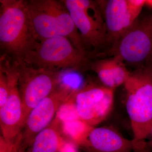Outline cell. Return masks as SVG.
Masks as SVG:
<instances>
[{"label": "cell", "mask_w": 152, "mask_h": 152, "mask_svg": "<svg viewBox=\"0 0 152 152\" xmlns=\"http://www.w3.org/2000/svg\"><path fill=\"white\" fill-rule=\"evenodd\" d=\"M1 58L21 61L37 44L25 0H0Z\"/></svg>", "instance_id": "cell-1"}, {"label": "cell", "mask_w": 152, "mask_h": 152, "mask_svg": "<svg viewBox=\"0 0 152 152\" xmlns=\"http://www.w3.org/2000/svg\"><path fill=\"white\" fill-rule=\"evenodd\" d=\"M124 86L135 151H142L152 125V64H145L131 73Z\"/></svg>", "instance_id": "cell-2"}, {"label": "cell", "mask_w": 152, "mask_h": 152, "mask_svg": "<svg viewBox=\"0 0 152 152\" xmlns=\"http://www.w3.org/2000/svg\"><path fill=\"white\" fill-rule=\"evenodd\" d=\"M38 40L62 36L70 40L81 51L88 50L62 0L25 1Z\"/></svg>", "instance_id": "cell-3"}, {"label": "cell", "mask_w": 152, "mask_h": 152, "mask_svg": "<svg viewBox=\"0 0 152 152\" xmlns=\"http://www.w3.org/2000/svg\"><path fill=\"white\" fill-rule=\"evenodd\" d=\"M22 61L34 67L62 72L86 70L91 62L88 54L81 51L69 39L62 36L38 42Z\"/></svg>", "instance_id": "cell-4"}, {"label": "cell", "mask_w": 152, "mask_h": 152, "mask_svg": "<svg viewBox=\"0 0 152 152\" xmlns=\"http://www.w3.org/2000/svg\"><path fill=\"white\" fill-rule=\"evenodd\" d=\"M12 61L18 72L19 91L25 126L33 109L61 83L62 72L34 67L22 60Z\"/></svg>", "instance_id": "cell-5"}, {"label": "cell", "mask_w": 152, "mask_h": 152, "mask_svg": "<svg viewBox=\"0 0 152 152\" xmlns=\"http://www.w3.org/2000/svg\"><path fill=\"white\" fill-rule=\"evenodd\" d=\"M86 47L97 51L106 43L105 25L96 1L62 0Z\"/></svg>", "instance_id": "cell-6"}, {"label": "cell", "mask_w": 152, "mask_h": 152, "mask_svg": "<svg viewBox=\"0 0 152 152\" xmlns=\"http://www.w3.org/2000/svg\"><path fill=\"white\" fill-rule=\"evenodd\" d=\"M109 53L130 64L148 62L152 53V14L139 18Z\"/></svg>", "instance_id": "cell-7"}, {"label": "cell", "mask_w": 152, "mask_h": 152, "mask_svg": "<svg viewBox=\"0 0 152 152\" xmlns=\"http://www.w3.org/2000/svg\"><path fill=\"white\" fill-rule=\"evenodd\" d=\"M0 67L8 80L7 100L0 107V125L4 138L15 140L25 126L23 107L18 88L19 74L15 64L10 59L1 58Z\"/></svg>", "instance_id": "cell-8"}, {"label": "cell", "mask_w": 152, "mask_h": 152, "mask_svg": "<svg viewBox=\"0 0 152 152\" xmlns=\"http://www.w3.org/2000/svg\"><path fill=\"white\" fill-rule=\"evenodd\" d=\"M80 118L88 124H99L107 118L113 107L114 89L104 86L84 85L73 94Z\"/></svg>", "instance_id": "cell-9"}, {"label": "cell", "mask_w": 152, "mask_h": 152, "mask_svg": "<svg viewBox=\"0 0 152 152\" xmlns=\"http://www.w3.org/2000/svg\"><path fill=\"white\" fill-rule=\"evenodd\" d=\"M76 91L65 83H61L30 113L23 134L19 137L20 147L31 145L36 136L48 126L59 109L71 94Z\"/></svg>", "instance_id": "cell-10"}, {"label": "cell", "mask_w": 152, "mask_h": 152, "mask_svg": "<svg viewBox=\"0 0 152 152\" xmlns=\"http://www.w3.org/2000/svg\"><path fill=\"white\" fill-rule=\"evenodd\" d=\"M105 25L106 43L112 47L130 29L136 21L131 13L128 0L96 1Z\"/></svg>", "instance_id": "cell-11"}, {"label": "cell", "mask_w": 152, "mask_h": 152, "mask_svg": "<svg viewBox=\"0 0 152 152\" xmlns=\"http://www.w3.org/2000/svg\"><path fill=\"white\" fill-rule=\"evenodd\" d=\"M86 145L96 152H131L135 150L132 140L125 138L119 132L108 127L94 128Z\"/></svg>", "instance_id": "cell-12"}, {"label": "cell", "mask_w": 152, "mask_h": 152, "mask_svg": "<svg viewBox=\"0 0 152 152\" xmlns=\"http://www.w3.org/2000/svg\"><path fill=\"white\" fill-rule=\"evenodd\" d=\"M57 121V120H56ZM58 121L48 126L36 136L30 152H57L64 141L57 129Z\"/></svg>", "instance_id": "cell-13"}, {"label": "cell", "mask_w": 152, "mask_h": 152, "mask_svg": "<svg viewBox=\"0 0 152 152\" xmlns=\"http://www.w3.org/2000/svg\"><path fill=\"white\" fill-rule=\"evenodd\" d=\"M63 132L77 145H86L94 127L80 119L62 123Z\"/></svg>", "instance_id": "cell-14"}, {"label": "cell", "mask_w": 152, "mask_h": 152, "mask_svg": "<svg viewBox=\"0 0 152 152\" xmlns=\"http://www.w3.org/2000/svg\"><path fill=\"white\" fill-rule=\"evenodd\" d=\"M89 67L96 73L104 86L113 89L117 88L110 58L91 61Z\"/></svg>", "instance_id": "cell-15"}, {"label": "cell", "mask_w": 152, "mask_h": 152, "mask_svg": "<svg viewBox=\"0 0 152 152\" xmlns=\"http://www.w3.org/2000/svg\"><path fill=\"white\" fill-rule=\"evenodd\" d=\"M74 93H73L68 99L60 107L57 112V120L58 121L63 123L72 120L80 119L74 102Z\"/></svg>", "instance_id": "cell-16"}, {"label": "cell", "mask_w": 152, "mask_h": 152, "mask_svg": "<svg viewBox=\"0 0 152 152\" xmlns=\"http://www.w3.org/2000/svg\"><path fill=\"white\" fill-rule=\"evenodd\" d=\"M9 94L8 80L5 72L0 67V107L6 103Z\"/></svg>", "instance_id": "cell-17"}, {"label": "cell", "mask_w": 152, "mask_h": 152, "mask_svg": "<svg viewBox=\"0 0 152 152\" xmlns=\"http://www.w3.org/2000/svg\"><path fill=\"white\" fill-rule=\"evenodd\" d=\"M7 140L3 136L0 137V152H20L18 140Z\"/></svg>", "instance_id": "cell-18"}, {"label": "cell", "mask_w": 152, "mask_h": 152, "mask_svg": "<svg viewBox=\"0 0 152 152\" xmlns=\"http://www.w3.org/2000/svg\"><path fill=\"white\" fill-rule=\"evenodd\" d=\"M128 2L131 13L136 18H139L142 9L145 5V0H128Z\"/></svg>", "instance_id": "cell-19"}, {"label": "cell", "mask_w": 152, "mask_h": 152, "mask_svg": "<svg viewBox=\"0 0 152 152\" xmlns=\"http://www.w3.org/2000/svg\"><path fill=\"white\" fill-rule=\"evenodd\" d=\"M76 144L72 142L64 140L60 147L59 152H77Z\"/></svg>", "instance_id": "cell-20"}, {"label": "cell", "mask_w": 152, "mask_h": 152, "mask_svg": "<svg viewBox=\"0 0 152 152\" xmlns=\"http://www.w3.org/2000/svg\"><path fill=\"white\" fill-rule=\"evenodd\" d=\"M145 146L147 151H152V125L145 141Z\"/></svg>", "instance_id": "cell-21"}, {"label": "cell", "mask_w": 152, "mask_h": 152, "mask_svg": "<svg viewBox=\"0 0 152 152\" xmlns=\"http://www.w3.org/2000/svg\"><path fill=\"white\" fill-rule=\"evenodd\" d=\"M145 5L152 9V0H145Z\"/></svg>", "instance_id": "cell-22"}, {"label": "cell", "mask_w": 152, "mask_h": 152, "mask_svg": "<svg viewBox=\"0 0 152 152\" xmlns=\"http://www.w3.org/2000/svg\"><path fill=\"white\" fill-rule=\"evenodd\" d=\"M148 63H151V64H152V53L151 56V58H150L149 61L148 62Z\"/></svg>", "instance_id": "cell-23"}]
</instances>
